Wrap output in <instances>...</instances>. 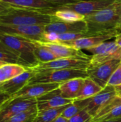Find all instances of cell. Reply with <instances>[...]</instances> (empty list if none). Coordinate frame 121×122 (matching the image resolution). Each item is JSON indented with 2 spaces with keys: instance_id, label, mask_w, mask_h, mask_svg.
<instances>
[{
  "instance_id": "29",
  "label": "cell",
  "mask_w": 121,
  "mask_h": 122,
  "mask_svg": "<svg viewBox=\"0 0 121 122\" xmlns=\"http://www.w3.org/2000/svg\"><path fill=\"white\" fill-rule=\"evenodd\" d=\"M81 111V109L75 102H73L66 107V109L61 113V116L69 120L70 119L79 114Z\"/></svg>"
},
{
  "instance_id": "32",
  "label": "cell",
  "mask_w": 121,
  "mask_h": 122,
  "mask_svg": "<svg viewBox=\"0 0 121 122\" xmlns=\"http://www.w3.org/2000/svg\"><path fill=\"white\" fill-rule=\"evenodd\" d=\"M58 34L53 32H45L44 36V41L49 43H58Z\"/></svg>"
},
{
  "instance_id": "26",
  "label": "cell",
  "mask_w": 121,
  "mask_h": 122,
  "mask_svg": "<svg viewBox=\"0 0 121 122\" xmlns=\"http://www.w3.org/2000/svg\"><path fill=\"white\" fill-rule=\"evenodd\" d=\"M38 114V109H33L14 115L1 122H31Z\"/></svg>"
},
{
  "instance_id": "5",
  "label": "cell",
  "mask_w": 121,
  "mask_h": 122,
  "mask_svg": "<svg viewBox=\"0 0 121 122\" xmlns=\"http://www.w3.org/2000/svg\"><path fill=\"white\" fill-rule=\"evenodd\" d=\"M116 95L115 87L107 85L101 92L95 96L84 100H75L73 102H75L81 110L86 111L93 118Z\"/></svg>"
},
{
  "instance_id": "38",
  "label": "cell",
  "mask_w": 121,
  "mask_h": 122,
  "mask_svg": "<svg viewBox=\"0 0 121 122\" xmlns=\"http://www.w3.org/2000/svg\"><path fill=\"white\" fill-rule=\"evenodd\" d=\"M115 41L116 42V44L121 47V33L120 34H118L116 36V38H115Z\"/></svg>"
},
{
  "instance_id": "10",
  "label": "cell",
  "mask_w": 121,
  "mask_h": 122,
  "mask_svg": "<svg viewBox=\"0 0 121 122\" xmlns=\"http://www.w3.org/2000/svg\"><path fill=\"white\" fill-rule=\"evenodd\" d=\"M91 59L85 58H62L49 62L39 63L34 67L29 68L34 71H51L59 69H86L90 65Z\"/></svg>"
},
{
  "instance_id": "35",
  "label": "cell",
  "mask_w": 121,
  "mask_h": 122,
  "mask_svg": "<svg viewBox=\"0 0 121 122\" xmlns=\"http://www.w3.org/2000/svg\"><path fill=\"white\" fill-rule=\"evenodd\" d=\"M115 9L119 18L121 19V0L115 4Z\"/></svg>"
},
{
  "instance_id": "23",
  "label": "cell",
  "mask_w": 121,
  "mask_h": 122,
  "mask_svg": "<svg viewBox=\"0 0 121 122\" xmlns=\"http://www.w3.org/2000/svg\"><path fill=\"white\" fill-rule=\"evenodd\" d=\"M68 105L69 104L44 111H38L36 117L31 122H51L56 118L61 116V113L66 109Z\"/></svg>"
},
{
  "instance_id": "17",
  "label": "cell",
  "mask_w": 121,
  "mask_h": 122,
  "mask_svg": "<svg viewBox=\"0 0 121 122\" xmlns=\"http://www.w3.org/2000/svg\"><path fill=\"white\" fill-rule=\"evenodd\" d=\"M116 35L113 34H107L102 35H94L91 36H87L84 38H81L73 41L70 42H64V44L67 46L73 47L74 49L82 50V49H88L96 46L105 41H107L111 39L116 38Z\"/></svg>"
},
{
  "instance_id": "14",
  "label": "cell",
  "mask_w": 121,
  "mask_h": 122,
  "mask_svg": "<svg viewBox=\"0 0 121 122\" xmlns=\"http://www.w3.org/2000/svg\"><path fill=\"white\" fill-rule=\"evenodd\" d=\"M36 42L48 49L58 59H62V58L91 59V56L87 55L81 50L74 49L62 43H49V42H42V41H36Z\"/></svg>"
},
{
  "instance_id": "12",
  "label": "cell",
  "mask_w": 121,
  "mask_h": 122,
  "mask_svg": "<svg viewBox=\"0 0 121 122\" xmlns=\"http://www.w3.org/2000/svg\"><path fill=\"white\" fill-rule=\"evenodd\" d=\"M87 31L88 26L85 21L66 22L58 20L54 17V20L51 23L45 26V32H53L58 34Z\"/></svg>"
},
{
  "instance_id": "19",
  "label": "cell",
  "mask_w": 121,
  "mask_h": 122,
  "mask_svg": "<svg viewBox=\"0 0 121 122\" xmlns=\"http://www.w3.org/2000/svg\"><path fill=\"white\" fill-rule=\"evenodd\" d=\"M2 1L9 6L31 9L43 10L57 6L45 0H2Z\"/></svg>"
},
{
  "instance_id": "15",
  "label": "cell",
  "mask_w": 121,
  "mask_h": 122,
  "mask_svg": "<svg viewBox=\"0 0 121 122\" xmlns=\"http://www.w3.org/2000/svg\"><path fill=\"white\" fill-rule=\"evenodd\" d=\"M60 84L51 83V84H27L19 92H17L11 98H33L37 99L53 90H55L59 87Z\"/></svg>"
},
{
  "instance_id": "1",
  "label": "cell",
  "mask_w": 121,
  "mask_h": 122,
  "mask_svg": "<svg viewBox=\"0 0 121 122\" xmlns=\"http://www.w3.org/2000/svg\"><path fill=\"white\" fill-rule=\"evenodd\" d=\"M54 16L46 9H31L9 6L0 14V24L6 25H47Z\"/></svg>"
},
{
  "instance_id": "3",
  "label": "cell",
  "mask_w": 121,
  "mask_h": 122,
  "mask_svg": "<svg viewBox=\"0 0 121 122\" xmlns=\"http://www.w3.org/2000/svg\"><path fill=\"white\" fill-rule=\"evenodd\" d=\"M0 42L18 55L27 68L34 67L39 64L34 54L35 44L32 41L18 36L0 34Z\"/></svg>"
},
{
  "instance_id": "24",
  "label": "cell",
  "mask_w": 121,
  "mask_h": 122,
  "mask_svg": "<svg viewBox=\"0 0 121 122\" xmlns=\"http://www.w3.org/2000/svg\"><path fill=\"white\" fill-rule=\"evenodd\" d=\"M32 42L35 44L34 54L39 63H46L58 59L48 49L38 44L35 41H32Z\"/></svg>"
},
{
  "instance_id": "36",
  "label": "cell",
  "mask_w": 121,
  "mask_h": 122,
  "mask_svg": "<svg viewBox=\"0 0 121 122\" xmlns=\"http://www.w3.org/2000/svg\"><path fill=\"white\" fill-rule=\"evenodd\" d=\"M68 120L65 119L64 117H61V116H59L57 118H56L54 120H53L51 122H68Z\"/></svg>"
},
{
  "instance_id": "21",
  "label": "cell",
  "mask_w": 121,
  "mask_h": 122,
  "mask_svg": "<svg viewBox=\"0 0 121 122\" xmlns=\"http://www.w3.org/2000/svg\"><path fill=\"white\" fill-rule=\"evenodd\" d=\"M55 7L46 9V13L53 15L56 19L58 20L66 22H76L85 20V16L74 11L66 9H56Z\"/></svg>"
},
{
  "instance_id": "7",
  "label": "cell",
  "mask_w": 121,
  "mask_h": 122,
  "mask_svg": "<svg viewBox=\"0 0 121 122\" xmlns=\"http://www.w3.org/2000/svg\"><path fill=\"white\" fill-rule=\"evenodd\" d=\"M87 51L92 54L91 65H98L115 59L121 60V47L115 41H105Z\"/></svg>"
},
{
  "instance_id": "11",
  "label": "cell",
  "mask_w": 121,
  "mask_h": 122,
  "mask_svg": "<svg viewBox=\"0 0 121 122\" xmlns=\"http://www.w3.org/2000/svg\"><path fill=\"white\" fill-rule=\"evenodd\" d=\"M121 63V60L115 59L98 65H89L86 69L88 76L104 89L113 73Z\"/></svg>"
},
{
  "instance_id": "43",
  "label": "cell",
  "mask_w": 121,
  "mask_h": 122,
  "mask_svg": "<svg viewBox=\"0 0 121 122\" xmlns=\"http://www.w3.org/2000/svg\"><path fill=\"white\" fill-rule=\"evenodd\" d=\"M1 1H2V0H1Z\"/></svg>"
},
{
  "instance_id": "31",
  "label": "cell",
  "mask_w": 121,
  "mask_h": 122,
  "mask_svg": "<svg viewBox=\"0 0 121 122\" xmlns=\"http://www.w3.org/2000/svg\"><path fill=\"white\" fill-rule=\"evenodd\" d=\"M92 119V117L85 110H82L79 114L70 119L68 122H87Z\"/></svg>"
},
{
  "instance_id": "41",
  "label": "cell",
  "mask_w": 121,
  "mask_h": 122,
  "mask_svg": "<svg viewBox=\"0 0 121 122\" xmlns=\"http://www.w3.org/2000/svg\"><path fill=\"white\" fill-rule=\"evenodd\" d=\"M5 64H6V62H5V61H1V60H0V66H1L4 65Z\"/></svg>"
},
{
  "instance_id": "18",
  "label": "cell",
  "mask_w": 121,
  "mask_h": 122,
  "mask_svg": "<svg viewBox=\"0 0 121 122\" xmlns=\"http://www.w3.org/2000/svg\"><path fill=\"white\" fill-rule=\"evenodd\" d=\"M84 79H73L61 83L58 87L62 97L68 99L75 100L79 94L83 84Z\"/></svg>"
},
{
  "instance_id": "20",
  "label": "cell",
  "mask_w": 121,
  "mask_h": 122,
  "mask_svg": "<svg viewBox=\"0 0 121 122\" xmlns=\"http://www.w3.org/2000/svg\"><path fill=\"white\" fill-rule=\"evenodd\" d=\"M26 70V66L18 64H5L0 66V85L19 76Z\"/></svg>"
},
{
  "instance_id": "30",
  "label": "cell",
  "mask_w": 121,
  "mask_h": 122,
  "mask_svg": "<svg viewBox=\"0 0 121 122\" xmlns=\"http://www.w3.org/2000/svg\"><path fill=\"white\" fill-rule=\"evenodd\" d=\"M108 85H111L113 86H117L121 85V63L115 71L113 73L112 76H111Z\"/></svg>"
},
{
  "instance_id": "2",
  "label": "cell",
  "mask_w": 121,
  "mask_h": 122,
  "mask_svg": "<svg viewBox=\"0 0 121 122\" xmlns=\"http://www.w3.org/2000/svg\"><path fill=\"white\" fill-rule=\"evenodd\" d=\"M115 4L86 16L84 21L87 24L89 34L93 36L107 34L117 36L121 33V19L116 13Z\"/></svg>"
},
{
  "instance_id": "34",
  "label": "cell",
  "mask_w": 121,
  "mask_h": 122,
  "mask_svg": "<svg viewBox=\"0 0 121 122\" xmlns=\"http://www.w3.org/2000/svg\"><path fill=\"white\" fill-rule=\"evenodd\" d=\"M10 98L9 96L6 95V94H4V92H2L0 90V105H1L4 102H5L6 100H8Z\"/></svg>"
},
{
  "instance_id": "4",
  "label": "cell",
  "mask_w": 121,
  "mask_h": 122,
  "mask_svg": "<svg viewBox=\"0 0 121 122\" xmlns=\"http://www.w3.org/2000/svg\"><path fill=\"white\" fill-rule=\"evenodd\" d=\"M88 77L86 69H59L51 71H34V75L30 79L28 84H61L66 81L81 78L86 79Z\"/></svg>"
},
{
  "instance_id": "42",
  "label": "cell",
  "mask_w": 121,
  "mask_h": 122,
  "mask_svg": "<svg viewBox=\"0 0 121 122\" xmlns=\"http://www.w3.org/2000/svg\"><path fill=\"white\" fill-rule=\"evenodd\" d=\"M74 1H80V0H73Z\"/></svg>"
},
{
  "instance_id": "33",
  "label": "cell",
  "mask_w": 121,
  "mask_h": 122,
  "mask_svg": "<svg viewBox=\"0 0 121 122\" xmlns=\"http://www.w3.org/2000/svg\"><path fill=\"white\" fill-rule=\"evenodd\" d=\"M48 2H50L51 4H53L56 6H59V5H62V4H68V3H71L73 2V0H45Z\"/></svg>"
},
{
  "instance_id": "37",
  "label": "cell",
  "mask_w": 121,
  "mask_h": 122,
  "mask_svg": "<svg viewBox=\"0 0 121 122\" xmlns=\"http://www.w3.org/2000/svg\"><path fill=\"white\" fill-rule=\"evenodd\" d=\"M7 7H8V5H7L6 3H4V2H3L2 1L0 0V14H1L3 11H4Z\"/></svg>"
},
{
  "instance_id": "25",
  "label": "cell",
  "mask_w": 121,
  "mask_h": 122,
  "mask_svg": "<svg viewBox=\"0 0 121 122\" xmlns=\"http://www.w3.org/2000/svg\"><path fill=\"white\" fill-rule=\"evenodd\" d=\"M0 60L6 63L18 64L26 66V64L21 60V59L1 42H0Z\"/></svg>"
},
{
  "instance_id": "40",
  "label": "cell",
  "mask_w": 121,
  "mask_h": 122,
  "mask_svg": "<svg viewBox=\"0 0 121 122\" xmlns=\"http://www.w3.org/2000/svg\"><path fill=\"white\" fill-rule=\"evenodd\" d=\"M99 122H121V118H118V119H112V120H108V121Z\"/></svg>"
},
{
  "instance_id": "9",
  "label": "cell",
  "mask_w": 121,
  "mask_h": 122,
  "mask_svg": "<svg viewBox=\"0 0 121 122\" xmlns=\"http://www.w3.org/2000/svg\"><path fill=\"white\" fill-rule=\"evenodd\" d=\"M37 108L36 99L11 98L0 105V122L18 114Z\"/></svg>"
},
{
  "instance_id": "8",
  "label": "cell",
  "mask_w": 121,
  "mask_h": 122,
  "mask_svg": "<svg viewBox=\"0 0 121 122\" xmlns=\"http://www.w3.org/2000/svg\"><path fill=\"white\" fill-rule=\"evenodd\" d=\"M121 0H80L56 6V9L72 10L83 16L110 7Z\"/></svg>"
},
{
  "instance_id": "22",
  "label": "cell",
  "mask_w": 121,
  "mask_h": 122,
  "mask_svg": "<svg viewBox=\"0 0 121 122\" xmlns=\"http://www.w3.org/2000/svg\"><path fill=\"white\" fill-rule=\"evenodd\" d=\"M103 89L89 77L84 79L81 90L75 100H84L91 98L101 92ZM74 100V101H75Z\"/></svg>"
},
{
  "instance_id": "13",
  "label": "cell",
  "mask_w": 121,
  "mask_h": 122,
  "mask_svg": "<svg viewBox=\"0 0 121 122\" xmlns=\"http://www.w3.org/2000/svg\"><path fill=\"white\" fill-rule=\"evenodd\" d=\"M36 101L38 111L55 109L70 104L73 102V100L62 97L58 88L37 98Z\"/></svg>"
},
{
  "instance_id": "28",
  "label": "cell",
  "mask_w": 121,
  "mask_h": 122,
  "mask_svg": "<svg viewBox=\"0 0 121 122\" xmlns=\"http://www.w3.org/2000/svg\"><path fill=\"white\" fill-rule=\"evenodd\" d=\"M121 117V106L115 108L114 109L111 110L108 113L97 118V119H91L87 122H99L108 120H112Z\"/></svg>"
},
{
  "instance_id": "39",
  "label": "cell",
  "mask_w": 121,
  "mask_h": 122,
  "mask_svg": "<svg viewBox=\"0 0 121 122\" xmlns=\"http://www.w3.org/2000/svg\"><path fill=\"white\" fill-rule=\"evenodd\" d=\"M114 87H115V89H116L117 95L121 96V85L117 86H114Z\"/></svg>"
},
{
  "instance_id": "6",
  "label": "cell",
  "mask_w": 121,
  "mask_h": 122,
  "mask_svg": "<svg viewBox=\"0 0 121 122\" xmlns=\"http://www.w3.org/2000/svg\"><path fill=\"white\" fill-rule=\"evenodd\" d=\"M46 25H6L0 24V34L26 39L31 41H44Z\"/></svg>"
},
{
  "instance_id": "16",
  "label": "cell",
  "mask_w": 121,
  "mask_h": 122,
  "mask_svg": "<svg viewBox=\"0 0 121 122\" xmlns=\"http://www.w3.org/2000/svg\"><path fill=\"white\" fill-rule=\"evenodd\" d=\"M34 75V71L31 69L27 68V70L23 74L1 84L0 90L11 97L26 86Z\"/></svg>"
},
{
  "instance_id": "27",
  "label": "cell",
  "mask_w": 121,
  "mask_h": 122,
  "mask_svg": "<svg viewBox=\"0 0 121 122\" xmlns=\"http://www.w3.org/2000/svg\"><path fill=\"white\" fill-rule=\"evenodd\" d=\"M93 36L91 34L87 32H80V33H66L58 34V43H64V42H70L73 41L81 38Z\"/></svg>"
}]
</instances>
